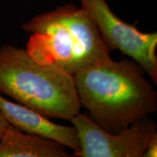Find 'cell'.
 <instances>
[{
  "mask_svg": "<svg viewBox=\"0 0 157 157\" xmlns=\"http://www.w3.org/2000/svg\"><path fill=\"white\" fill-rule=\"evenodd\" d=\"M10 124L8 122V121L6 119V118L4 117V115L0 111V138L5 131L7 130V129L10 127Z\"/></svg>",
  "mask_w": 157,
  "mask_h": 157,
  "instance_id": "obj_9",
  "label": "cell"
},
{
  "mask_svg": "<svg viewBox=\"0 0 157 157\" xmlns=\"http://www.w3.org/2000/svg\"><path fill=\"white\" fill-rule=\"evenodd\" d=\"M67 147L10 125L0 138V157H67Z\"/></svg>",
  "mask_w": 157,
  "mask_h": 157,
  "instance_id": "obj_7",
  "label": "cell"
},
{
  "mask_svg": "<svg viewBox=\"0 0 157 157\" xmlns=\"http://www.w3.org/2000/svg\"><path fill=\"white\" fill-rule=\"evenodd\" d=\"M133 60L111 58L74 74L81 105L104 130L118 133L157 110V93Z\"/></svg>",
  "mask_w": 157,
  "mask_h": 157,
  "instance_id": "obj_1",
  "label": "cell"
},
{
  "mask_svg": "<svg viewBox=\"0 0 157 157\" xmlns=\"http://www.w3.org/2000/svg\"><path fill=\"white\" fill-rule=\"evenodd\" d=\"M77 132V157H143L149 143L157 137L155 121L147 117L135 121L118 133L104 130L87 113H78L70 120Z\"/></svg>",
  "mask_w": 157,
  "mask_h": 157,
  "instance_id": "obj_5",
  "label": "cell"
},
{
  "mask_svg": "<svg viewBox=\"0 0 157 157\" xmlns=\"http://www.w3.org/2000/svg\"><path fill=\"white\" fill-rule=\"evenodd\" d=\"M91 17L108 50H119L138 63L157 84V33H144L115 15L106 0H79Z\"/></svg>",
  "mask_w": 157,
  "mask_h": 157,
  "instance_id": "obj_4",
  "label": "cell"
},
{
  "mask_svg": "<svg viewBox=\"0 0 157 157\" xmlns=\"http://www.w3.org/2000/svg\"><path fill=\"white\" fill-rule=\"evenodd\" d=\"M157 156V137H154L149 143L148 148L144 152L143 157H156Z\"/></svg>",
  "mask_w": 157,
  "mask_h": 157,
  "instance_id": "obj_8",
  "label": "cell"
},
{
  "mask_svg": "<svg viewBox=\"0 0 157 157\" xmlns=\"http://www.w3.org/2000/svg\"><path fill=\"white\" fill-rule=\"evenodd\" d=\"M0 93L48 119L70 121L82 106L72 74L11 44L0 48Z\"/></svg>",
  "mask_w": 157,
  "mask_h": 157,
  "instance_id": "obj_3",
  "label": "cell"
},
{
  "mask_svg": "<svg viewBox=\"0 0 157 157\" xmlns=\"http://www.w3.org/2000/svg\"><path fill=\"white\" fill-rule=\"evenodd\" d=\"M22 28L31 34L26 51L35 61L72 75L111 58L91 17L82 7L71 4L37 15Z\"/></svg>",
  "mask_w": 157,
  "mask_h": 157,
  "instance_id": "obj_2",
  "label": "cell"
},
{
  "mask_svg": "<svg viewBox=\"0 0 157 157\" xmlns=\"http://www.w3.org/2000/svg\"><path fill=\"white\" fill-rule=\"evenodd\" d=\"M0 111L11 125L23 132L53 140L73 150L74 154L79 151V140L74 126L52 122L34 110L9 101L1 95Z\"/></svg>",
  "mask_w": 157,
  "mask_h": 157,
  "instance_id": "obj_6",
  "label": "cell"
}]
</instances>
